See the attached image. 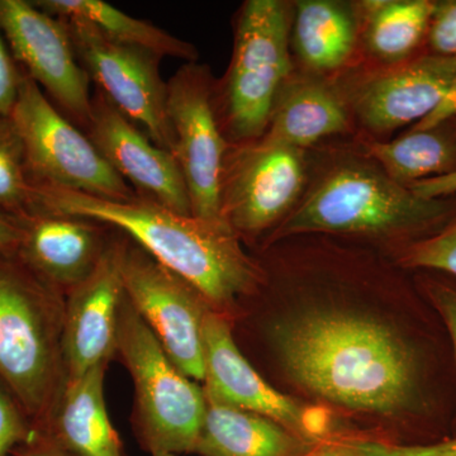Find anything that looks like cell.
I'll return each mask as SVG.
<instances>
[{
    "instance_id": "obj_1",
    "label": "cell",
    "mask_w": 456,
    "mask_h": 456,
    "mask_svg": "<svg viewBox=\"0 0 456 456\" xmlns=\"http://www.w3.org/2000/svg\"><path fill=\"white\" fill-rule=\"evenodd\" d=\"M273 341L294 382L338 406L392 416L415 397L412 353L371 318L312 311L275 326Z\"/></svg>"
},
{
    "instance_id": "obj_2",
    "label": "cell",
    "mask_w": 456,
    "mask_h": 456,
    "mask_svg": "<svg viewBox=\"0 0 456 456\" xmlns=\"http://www.w3.org/2000/svg\"><path fill=\"white\" fill-rule=\"evenodd\" d=\"M31 188V213L73 216L119 231L227 316L265 285L260 261L246 253L226 222L180 215L141 197L110 200L49 185Z\"/></svg>"
},
{
    "instance_id": "obj_3",
    "label": "cell",
    "mask_w": 456,
    "mask_h": 456,
    "mask_svg": "<svg viewBox=\"0 0 456 456\" xmlns=\"http://www.w3.org/2000/svg\"><path fill=\"white\" fill-rule=\"evenodd\" d=\"M354 149L311 152L305 193L269 233L266 246L310 235L397 242L398 250L439 231L456 215L455 196H419Z\"/></svg>"
},
{
    "instance_id": "obj_4",
    "label": "cell",
    "mask_w": 456,
    "mask_h": 456,
    "mask_svg": "<svg viewBox=\"0 0 456 456\" xmlns=\"http://www.w3.org/2000/svg\"><path fill=\"white\" fill-rule=\"evenodd\" d=\"M64 294L16 255L0 254V384L33 428L64 384Z\"/></svg>"
},
{
    "instance_id": "obj_5",
    "label": "cell",
    "mask_w": 456,
    "mask_h": 456,
    "mask_svg": "<svg viewBox=\"0 0 456 456\" xmlns=\"http://www.w3.org/2000/svg\"><path fill=\"white\" fill-rule=\"evenodd\" d=\"M293 3L246 0L235 20L232 56L215 79L213 104L230 145L259 139L281 86L296 70L290 49Z\"/></svg>"
},
{
    "instance_id": "obj_6",
    "label": "cell",
    "mask_w": 456,
    "mask_h": 456,
    "mask_svg": "<svg viewBox=\"0 0 456 456\" xmlns=\"http://www.w3.org/2000/svg\"><path fill=\"white\" fill-rule=\"evenodd\" d=\"M117 354L134 380V421L141 445L151 456L196 452L206 415V393L176 367L126 293Z\"/></svg>"
},
{
    "instance_id": "obj_7",
    "label": "cell",
    "mask_w": 456,
    "mask_h": 456,
    "mask_svg": "<svg viewBox=\"0 0 456 456\" xmlns=\"http://www.w3.org/2000/svg\"><path fill=\"white\" fill-rule=\"evenodd\" d=\"M20 70L22 79L11 118L22 141L31 185L70 189L110 200L139 197L104 160L86 132L60 112L40 86Z\"/></svg>"
},
{
    "instance_id": "obj_8",
    "label": "cell",
    "mask_w": 456,
    "mask_h": 456,
    "mask_svg": "<svg viewBox=\"0 0 456 456\" xmlns=\"http://www.w3.org/2000/svg\"><path fill=\"white\" fill-rule=\"evenodd\" d=\"M310 171L311 151L265 136L230 145L222 171V218L241 241L272 232L301 200Z\"/></svg>"
},
{
    "instance_id": "obj_9",
    "label": "cell",
    "mask_w": 456,
    "mask_h": 456,
    "mask_svg": "<svg viewBox=\"0 0 456 456\" xmlns=\"http://www.w3.org/2000/svg\"><path fill=\"white\" fill-rule=\"evenodd\" d=\"M65 23L77 59L90 82L117 110L145 132L156 146L175 152L167 112V82L161 57L140 47L110 40L94 26L75 18Z\"/></svg>"
},
{
    "instance_id": "obj_10",
    "label": "cell",
    "mask_w": 456,
    "mask_h": 456,
    "mask_svg": "<svg viewBox=\"0 0 456 456\" xmlns=\"http://www.w3.org/2000/svg\"><path fill=\"white\" fill-rule=\"evenodd\" d=\"M355 66L338 75V83L354 123L367 137L383 140L436 110L452 83L456 56L424 51L401 64Z\"/></svg>"
},
{
    "instance_id": "obj_11",
    "label": "cell",
    "mask_w": 456,
    "mask_h": 456,
    "mask_svg": "<svg viewBox=\"0 0 456 456\" xmlns=\"http://www.w3.org/2000/svg\"><path fill=\"white\" fill-rule=\"evenodd\" d=\"M213 86L208 65L185 62L167 82V112L175 140L174 158L184 176L191 216L226 222L221 213V180L230 143L216 116Z\"/></svg>"
},
{
    "instance_id": "obj_12",
    "label": "cell",
    "mask_w": 456,
    "mask_h": 456,
    "mask_svg": "<svg viewBox=\"0 0 456 456\" xmlns=\"http://www.w3.org/2000/svg\"><path fill=\"white\" fill-rule=\"evenodd\" d=\"M122 275L128 302L170 359L191 379L203 382V326L212 305L193 285L165 268L128 237Z\"/></svg>"
},
{
    "instance_id": "obj_13",
    "label": "cell",
    "mask_w": 456,
    "mask_h": 456,
    "mask_svg": "<svg viewBox=\"0 0 456 456\" xmlns=\"http://www.w3.org/2000/svg\"><path fill=\"white\" fill-rule=\"evenodd\" d=\"M0 32L20 68L86 131L92 113L90 77L65 23L28 0H0Z\"/></svg>"
},
{
    "instance_id": "obj_14",
    "label": "cell",
    "mask_w": 456,
    "mask_h": 456,
    "mask_svg": "<svg viewBox=\"0 0 456 456\" xmlns=\"http://www.w3.org/2000/svg\"><path fill=\"white\" fill-rule=\"evenodd\" d=\"M230 316L211 310L203 326L204 393L228 406L250 411L320 443L329 417L273 388L242 355L232 335Z\"/></svg>"
},
{
    "instance_id": "obj_15",
    "label": "cell",
    "mask_w": 456,
    "mask_h": 456,
    "mask_svg": "<svg viewBox=\"0 0 456 456\" xmlns=\"http://www.w3.org/2000/svg\"><path fill=\"white\" fill-rule=\"evenodd\" d=\"M127 237L113 230L97 268L65 297V379L107 364L117 354L119 312L125 299L122 261Z\"/></svg>"
},
{
    "instance_id": "obj_16",
    "label": "cell",
    "mask_w": 456,
    "mask_h": 456,
    "mask_svg": "<svg viewBox=\"0 0 456 456\" xmlns=\"http://www.w3.org/2000/svg\"><path fill=\"white\" fill-rule=\"evenodd\" d=\"M86 134L137 196L180 215L191 216V200L178 161L156 146L98 89L93 94Z\"/></svg>"
},
{
    "instance_id": "obj_17",
    "label": "cell",
    "mask_w": 456,
    "mask_h": 456,
    "mask_svg": "<svg viewBox=\"0 0 456 456\" xmlns=\"http://www.w3.org/2000/svg\"><path fill=\"white\" fill-rule=\"evenodd\" d=\"M16 256L66 297L97 268L112 228L73 216L36 212L20 218Z\"/></svg>"
},
{
    "instance_id": "obj_18",
    "label": "cell",
    "mask_w": 456,
    "mask_h": 456,
    "mask_svg": "<svg viewBox=\"0 0 456 456\" xmlns=\"http://www.w3.org/2000/svg\"><path fill=\"white\" fill-rule=\"evenodd\" d=\"M354 125L338 77L294 70L279 92L263 136L311 151L329 137L353 134Z\"/></svg>"
},
{
    "instance_id": "obj_19",
    "label": "cell",
    "mask_w": 456,
    "mask_h": 456,
    "mask_svg": "<svg viewBox=\"0 0 456 456\" xmlns=\"http://www.w3.org/2000/svg\"><path fill=\"white\" fill-rule=\"evenodd\" d=\"M107 364L65 379L53 407L35 430L69 456H123L104 399Z\"/></svg>"
},
{
    "instance_id": "obj_20",
    "label": "cell",
    "mask_w": 456,
    "mask_h": 456,
    "mask_svg": "<svg viewBox=\"0 0 456 456\" xmlns=\"http://www.w3.org/2000/svg\"><path fill=\"white\" fill-rule=\"evenodd\" d=\"M290 49L302 71L338 77L355 64L360 49L356 3L298 0L293 3Z\"/></svg>"
},
{
    "instance_id": "obj_21",
    "label": "cell",
    "mask_w": 456,
    "mask_h": 456,
    "mask_svg": "<svg viewBox=\"0 0 456 456\" xmlns=\"http://www.w3.org/2000/svg\"><path fill=\"white\" fill-rule=\"evenodd\" d=\"M206 398L194 452L200 456H303L317 444L268 417Z\"/></svg>"
},
{
    "instance_id": "obj_22",
    "label": "cell",
    "mask_w": 456,
    "mask_h": 456,
    "mask_svg": "<svg viewBox=\"0 0 456 456\" xmlns=\"http://www.w3.org/2000/svg\"><path fill=\"white\" fill-rule=\"evenodd\" d=\"M437 0H362L360 47L373 65L401 64L426 51Z\"/></svg>"
},
{
    "instance_id": "obj_23",
    "label": "cell",
    "mask_w": 456,
    "mask_h": 456,
    "mask_svg": "<svg viewBox=\"0 0 456 456\" xmlns=\"http://www.w3.org/2000/svg\"><path fill=\"white\" fill-rule=\"evenodd\" d=\"M354 146L402 185L456 173V130L452 119L386 141L360 136Z\"/></svg>"
},
{
    "instance_id": "obj_24",
    "label": "cell",
    "mask_w": 456,
    "mask_h": 456,
    "mask_svg": "<svg viewBox=\"0 0 456 456\" xmlns=\"http://www.w3.org/2000/svg\"><path fill=\"white\" fill-rule=\"evenodd\" d=\"M33 4L55 18H75L94 26L110 40L140 47L156 55L198 62L193 44L170 35L146 20L123 13L103 0H33Z\"/></svg>"
},
{
    "instance_id": "obj_25",
    "label": "cell",
    "mask_w": 456,
    "mask_h": 456,
    "mask_svg": "<svg viewBox=\"0 0 456 456\" xmlns=\"http://www.w3.org/2000/svg\"><path fill=\"white\" fill-rule=\"evenodd\" d=\"M31 203L22 141L11 117H0V211L26 217L31 213Z\"/></svg>"
},
{
    "instance_id": "obj_26",
    "label": "cell",
    "mask_w": 456,
    "mask_h": 456,
    "mask_svg": "<svg viewBox=\"0 0 456 456\" xmlns=\"http://www.w3.org/2000/svg\"><path fill=\"white\" fill-rule=\"evenodd\" d=\"M395 263L404 269L435 270L456 278V215L432 235L399 248Z\"/></svg>"
},
{
    "instance_id": "obj_27",
    "label": "cell",
    "mask_w": 456,
    "mask_h": 456,
    "mask_svg": "<svg viewBox=\"0 0 456 456\" xmlns=\"http://www.w3.org/2000/svg\"><path fill=\"white\" fill-rule=\"evenodd\" d=\"M33 426L11 393L0 384V456H14L31 437Z\"/></svg>"
},
{
    "instance_id": "obj_28",
    "label": "cell",
    "mask_w": 456,
    "mask_h": 456,
    "mask_svg": "<svg viewBox=\"0 0 456 456\" xmlns=\"http://www.w3.org/2000/svg\"><path fill=\"white\" fill-rule=\"evenodd\" d=\"M360 456H456V439L428 445H399L370 439H345Z\"/></svg>"
},
{
    "instance_id": "obj_29",
    "label": "cell",
    "mask_w": 456,
    "mask_h": 456,
    "mask_svg": "<svg viewBox=\"0 0 456 456\" xmlns=\"http://www.w3.org/2000/svg\"><path fill=\"white\" fill-rule=\"evenodd\" d=\"M426 51L440 56H456V0H437Z\"/></svg>"
},
{
    "instance_id": "obj_30",
    "label": "cell",
    "mask_w": 456,
    "mask_h": 456,
    "mask_svg": "<svg viewBox=\"0 0 456 456\" xmlns=\"http://www.w3.org/2000/svg\"><path fill=\"white\" fill-rule=\"evenodd\" d=\"M22 70L0 32V117H11L20 92Z\"/></svg>"
},
{
    "instance_id": "obj_31",
    "label": "cell",
    "mask_w": 456,
    "mask_h": 456,
    "mask_svg": "<svg viewBox=\"0 0 456 456\" xmlns=\"http://www.w3.org/2000/svg\"><path fill=\"white\" fill-rule=\"evenodd\" d=\"M428 290L448 326L456 354V289L448 284L430 281Z\"/></svg>"
},
{
    "instance_id": "obj_32",
    "label": "cell",
    "mask_w": 456,
    "mask_h": 456,
    "mask_svg": "<svg viewBox=\"0 0 456 456\" xmlns=\"http://www.w3.org/2000/svg\"><path fill=\"white\" fill-rule=\"evenodd\" d=\"M456 116V66L454 75H452V83H450L448 92L445 97L440 102L436 110L426 117L421 122L417 123L410 131H422L428 128L435 127V126L441 125V123L449 121Z\"/></svg>"
},
{
    "instance_id": "obj_33",
    "label": "cell",
    "mask_w": 456,
    "mask_h": 456,
    "mask_svg": "<svg viewBox=\"0 0 456 456\" xmlns=\"http://www.w3.org/2000/svg\"><path fill=\"white\" fill-rule=\"evenodd\" d=\"M22 240L20 218L0 211V254L14 256Z\"/></svg>"
},
{
    "instance_id": "obj_34",
    "label": "cell",
    "mask_w": 456,
    "mask_h": 456,
    "mask_svg": "<svg viewBox=\"0 0 456 456\" xmlns=\"http://www.w3.org/2000/svg\"><path fill=\"white\" fill-rule=\"evenodd\" d=\"M408 188L422 197L439 198L455 196L456 173L445 176H437V178L421 180V182L408 185Z\"/></svg>"
},
{
    "instance_id": "obj_35",
    "label": "cell",
    "mask_w": 456,
    "mask_h": 456,
    "mask_svg": "<svg viewBox=\"0 0 456 456\" xmlns=\"http://www.w3.org/2000/svg\"><path fill=\"white\" fill-rule=\"evenodd\" d=\"M14 456H69L65 452H62L59 446L49 439L46 435L42 432L35 430L31 437L26 441L23 445L14 452Z\"/></svg>"
},
{
    "instance_id": "obj_36",
    "label": "cell",
    "mask_w": 456,
    "mask_h": 456,
    "mask_svg": "<svg viewBox=\"0 0 456 456\" xmlns=\"http://www.w3.org/2000/svg\"><path fill=\"white\" fill-rule=\"evenodd\" d=\"M303 456H360L358 452H354L350 446L342 441V439H325L317 443Z\"/></svg>"
},
{
    "instance_id": "obj_37",
    "label": "cell",
    "mask_w": 456,
    "mask_h": 456,
    "mask_svg": "<svg viewBox=\"0 0 456 456\" xmlns=\"http://www.w3.org/2000/svg\"><path fill=\"white\" fill-rule=\"evenodd\" d=\"M152 456H176L173 454H158V455H152Z\"/></svg>"
},
{
    "instance_id": "obj_38",
    "label": "cell",
    "mask_w": 456,
    "mask_h": 456,
    "mask_svg": "<svg viewBox=\"0 0 456 456\" xmlns=\"http://www.w3.org/2000/svg\"><path fill=\"white\" fill-rule=\"evenodd\" d=\"M452 123H454V127L456 130V116L454 117V118H452Z\"/></svg>"
}]
</instances>
